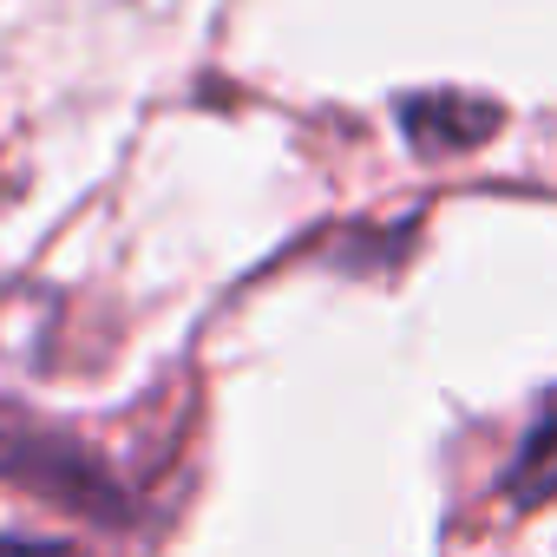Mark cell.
Listing matches in <instances>:
<instances>
[{"label": "cell", "instance_id": "cell-3", "mask_svg": "<svg viewBox=\"0 0 557 557\" xmlns=\"http://www.w3.org/2000/svg\"><path fill=\"white\" fill-rule=\"evenodd\" d=\"M505 492H511V505H550L557 498V413L544 426H531L524 453L505 472Z\"/></svg>", "mask_w": 557, "mask_h": 557}, {"label": "cell", "instance_id": "cell-4", "mask_svg": "<svg viewBox=\"0 0 557 557\" xmlns=\"http://www.w3.org/2000/svg\"><path fill=\"white\" fill-rule=\"evenodd\" d=\"M0 557H79L73 544H47V537H0Z\"/></svg>", "mask_w": 557, "mask_h": 557}, {"label": "cell", "instance_id": "cell-1", "mask_svg": "<svg viewBox=\"0 0 557 557\" xmlns=\"http://www.w3.org/2000/svg\"><path fill=\"white\" fill-rule=\"evenodd\" d=\"M0 472H21V485H40V492H53V498H66V505H112V479H106V466L86 453V446H73L66 433H53V426H27V420H0Z\"/></svg>", "mask_w": 557, "mask_h": 557}, {"label": "cell", "instance_id": "cell-2", "mask_svg": "<svg viewBox=\"0 0 557 557\" xmlns=\"http://www.w3.org/2000/svg\"><path fill=\"white\" fill-rule=\"evenodd\" d=\"M400 119H407L420 151H472L498 125V106H479V99H459V92H433V99H407Z\"/></svg>", "mask_w": 557, "mask_h": 557}]
</instances>
